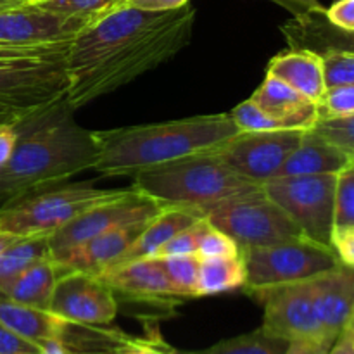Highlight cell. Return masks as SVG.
<instances>
[{"label":"cell","instance_id":"obj_1","mask_svg":"<svg viewBox=\"0 0 354 354\" xmlns=\"http://www.w3.org/2000/svg\"><path fill=\"white\" fill-rule=\"evenodd\" d=\"M194 23L190 3L165 12L121 7L90 21L66 50V104L80 109L168 62L192 41Z\"/></svg>","mask_w":354,"mask_h":354},{"label":"cell","instance_id":"obj_2","mask_svg":"<svg viewBox=\"0 0 354 354\" xmlns=\"http://www.w3.org/2000/svg\"><path fill=\"white\" fill-rule=\"evenodd\" d=\"M66 100L23 116H12L17 144L0 168V206L33 190L57 185L93 169L99 156L95 131L73 120Z\"/></svg>","mask_w":354,"mask_h":354},{"label":"cell","instance_id":"obj_3","mask_svg":"<svg viewBox=\"0 0 354 354\" xmlns=\"http://www.w3.org/2000/svg\"><path fill=\"white\" fill-rule=\"evenodd\" d=\"M237 133L230 114L95 131L99 156L93 169L104 176H133L176 159L216 151Z\"/></svg>","mask_w":354,"mask_h":354},{"label":"cell","instance_id":"obj_4","mask_svg":"<svg viewBox=\"0 0 354 354\" xmlns=\"http://www.w3.org/2000/svg\"><path fill=\"white\" fill-rule=\"evenodd\" d=\"M254 187L259 185L235 173L218 149L133 175V189L159 204V207H196L206 211V214L221 201Z\"/></svg>","mask_w":354,"mask_h":354},{"label":"cell","instance_id":"obj_5","mask_svg":"<svg viewBox=\"0 0 354 354\" xmlns=\"http://www.w3.org/2000/svg\"><path fill=\"white\" fill-rule=\"evenodd\" d=\"M123 189H99L92 183H64L33 190L0 206V232L31 237L50 235L88 207L118 196Z\"/></svg>","mask_w":354,"mask_h":354},{"label":"cell","instance_id":"obj_6","mask_svg":"<svg viewBox=\"0 0 354 354\" xmlns=\"http://www.w3.org/2000/svg\"><path fill=\"white\" fill-rule=\"evenodd\" d=\"M206 218L214 228L234 239L241 251L304 237L299 227L263 187L221 201L207 211Z\"/></svg>","mask_w":354,"mask_h":354},{"label":"cell","instance_id":"obj_7","mask_svg":"<svg viewBox=\"0 0 354 354\" xmlns=\"http://www.w3.org/2000/svg\"><path fill=\"white\" fill-rule=\"evenodd\" d=\"M241 254L245 266L244 290L251 296L272 287L311 280L339 265L332 248L306 237L245 249Z\"/></svg>","mask_w":354,"mask_h":354},{"label":"cell","instance_id":"obj_8","mask_svg":"<svg viewBox=\"0 0 354 354\" xmlns=\"http://www.w3.org/2000/svg\"><path fill=\"white\" fill-rule=\"evenodd\" d=\"M64 57L0 59V113L23 116L62 102L68 92Z\"/></svg>","mask_w":354,"mask_h":354},{"label":"cell","instance_id":"obj_9","mask_svg":"<svg viewBox=\"0 0 354 354\" xmlns=\"http://www.w3.org/2000/svg\"><path fill=\"white\" fill-rule=\"evenodd\" d=\"M310 241L330 248L335 175L277 176L261 185Z\"/></svg>","mask_w":354,"mask_h":354},{"label":"cell","instance_id":"obj_10","mask_svg":"<svg viewBox=\"0 0 354 354\" xmlns=\"http://www.w3.org/2000/svg\"><path fill=\"white\" fill-rule=\"evenodd\" d=\"M161 211L159 204L142 196L133 187L123 189L118 196L88 207L61 228L48 235V251L54 261L61 263L75 249L109 228L133 221L151 220Z\"/></svg>","mask_w":354,"mask_h":354},{"label":"cell","instance_id":"obj_11","mask_svg":"<svg viewBox=\"0 0 354 354\" xmlns=\"http://www.w3.org/2000/svg\"><path fill=\"white\" fill-rule=\"evenodd\" d=\"M303 135L301 130L239 131L218 152L235 173L261 187L279 176Z\"/></svg>","mask_w":354,"mask_h":354},{"label":"cell","instance_id":"obj_12","mask_svg":"<svg viewBox=\"0 0 354 354\" xmlns=\"http://www.w3.org/2000/svg\"><path fill=\"white\" fill-rule=\"evenodd\" d=\"M265 308L261 328L283 341L299 339H330L322 328L315 310L313 279L304 282L286 283L252 294Z\"/></svg>","mask_w":354,"mask_h":354},{"label":"cell","instance_id":"obj_13","mask_svg":"<svg viewBox=\"0 0 354 354\" xmlns=\"http://www.w3.org/2000/svg\"><path fill=\"white\" fill-rule=\"evenodd\" d=\"M48 311L73 324L106 327L118 315L116 292L100 277L68 270L55 282Z\"/></svg>","mask_w":354,"mask_h":354},{"label":"cell","instance_id":"obj_14","mask_svg":"<svg viewBox=\"0 0 354 354\" xmlns=\"http://www.w3.org/2000/svg\"><path fill=\"white\" fill-rule=\"evenodd\" d=\"M90 17L48 12L37 6H14L0 9V45L40 47L71 40Z\"/></svg>","mask_w":354,"mask_h":354},{"label":"cell","instance_id":"obj_15","mask_svg":"<svg viewBox=\"0 0 354 354\" xmlns=\"http://www.w3.org/2000/svg\"><path fill=\"white\" fill-rule=\"evenodd\" d=\"M147 221L149 220L133 221V223H123L109 228V230L102 232L97 237L82 244L78 249H75L59 265L66 272L73 270V272H83L88 273V275L100 277L120 263L124 252L137 241Z\"/></svg>","mask_w":354,"mask_h":354},{"label":"cell","instance_id":"obj_16","mask_svg":"<svg viewBox=\"0 0 354 354\" xmlns=\"http://www.w3.org/2000/svg\"><path fill=\"white\" fill-rule=\"evenodd\" d=\"M100 279L114 292H120L131 299L162 301L175 299V297L180 299L166 275L162 259L156 256L120 263L102 273Z\"/></svg>","mask_w":354,"mask_h":354},{"label":"cell","instance_id":"obj_17","mask_svg":"<svg viewBox=\"0 0 354 354\" xmlns=\"http://www.w3.org/2000/svg\"><path fill=\"white\" fill-rule=\"evenodd\" d=\"M270 118L280 124L282 130H313L320 121L318 104L306 99L280 80L266 75L261 85L251 95Z\"/></svg>","mask_w":354,"mask_h":354},{"label":"cell","instance_id":"obj_18","mask_svg":"<svg viewBox=\"0 0 354 354\" xmlns=\"http://www.w3.org/2000/svg\"><path fill=\"white\" fill-rule=\"evenodd\" d=\"M315 310L322 328L332 339L354 308V270L341 265L313 279Z\"/></svg>","mask_w":354,"mask_h":354},{"label":"cell","instance_id":"obj_19","mask_svg":"<svg viewBox=\"0 0 354 354\" xmlns=\"http://www.w3.org/2000/svg\"><path fill=\"white\" fill-rule=\"evenodd\" d=\"M280 30L290 48H308L320 55L327 52L354 54V31L341 30L328 23L325 9L294 16Z\"/></svg>","mask_w":354,"mask_h":354},{"label":"cell","instance_id":"obj_20","mask_svg":"<svg viewBox=\"0 0 354 354\" xmlns=\"http://www.w3.org/2000/svg\"><path fill=\"white\" fill-rule=\"evenodd\" d=\"M266 75L280 80L306 99L318 104L324 97V57L308 48H289L270 59Z\"/></svg>","mask_w":354,"mask_h":354},{"label":"cell","instance_id":"obj_21","mask_svg":"<svg viewBox=\"0 0 354 354\" xmlns=\"http://www.w3.org/2000/svg\"><path fill=\"white\" fill-rule=\"evenodd\" d=\"M351 156L315 130L304 131L296 151L287 158L279 176L337 175Z\"/></svg>","mask_w":354,"mask_h":354},{"label":"cell","instance_id":"obj_22","mask_svg":"<svg viewBox=\"0 0 354 354\" xmlns=\"http://www.w3.org/2000/svg\"><path fill=\"white\" fill-rule=\"evenodd\" d=\"M203 218H206V211L196 209V207H161V211L147 221L145 228L140 232L137 241L130 245V249L124 252L120 263L154 256L176 234H180L187 227L203 220Z\"/></svg>","mask_w":354,"mask_h":354},{"label":"cell","instance_id":"obj_23","mask_svg":"<svg viewBox=\"0 0 354 354\" xmlns=\"http://www.w3.org/2000/svg\"><path fill=\"white\" fill-rule=\"evenodd\" d=\"M0 324L21 337L41 346L45 341L61 342L66 320L47 310H38L0 297Z\"/></svg>","mask_w":354,"mask_h":354},{"label":"cell","instance_id":"obj_24","mask_svg":"<svg viewBox=\"0 0 354 354\" xmlns=\"http://www.w3.org/2000/svg\"><path fill=\"white\" fill-rule=\"evenodd\" d=\"M64 272L66 270L48 256L24 270L16 280L7 286L0 297L48 311V303H50L55 282Z\"/></svg>","mask_w":354,"mask_h":354},{"label":"cell","instance_id":"obj_25","mask_svg":"<svg viewBox=\"0 0 354 354\" xmlns=\"http://www.w3.org/2000/svg\"><path fill=\"white\" fill-rule=\"evenodd\" d=\"M244 286L245 266L242 254L228 256V258L201 259L197 297L230 292V290L244 289Z\"/></svg>","mask_w":354,"mask_h":354},{"label":"cell","instance_id":"obj_26","mask_svg":"<svg viewBox=\"0 0 354 354\" xmlns=\"http://www.w3.org/2000/svg\"><path fill=\"white\" fill-rule=\"evenodd\" d=\"M48 235L19 237L0 252V296L12 280L40 259L48 258Z\"/></svg>","mask_w":354,"mask_h":354},{"label":"cell","instance_id":"obj_27","mask_svg":"<svg viewBox=\"0 0 354 354\" xmlns=\"http://www.w3.org/2000/svg\"><path fill=\"white\" fill-rule=\"evenodd\" d=\"M289 342L270 335L261 327L249 334L227 339L203 351L183 354H283Z\"/></svg>","mask_w":354,"mask_h":354},{"label":"cell","instance_id":"obj_28","mask_svg":"<svg viewBox=\"0 0 354 354\" xmlns=\"http://www.w3.org/2000/svg\"><path fill=\"white\" fill-rule=\"evenodd\" d=\"M166 275L175 289L176 296L197 297V280H199V256H169L161 258Z\"/></svg>","mask_w":354,"mask_h":354},{"label":"cell","instance_id":"obj_29","mask_svg":"<svg viewBox=\"0 0 354 354\" xmlns=\"http://www.w3.org/2000/svg\"><path fill=\"white\" fill-rule=\"evenodd\" d=\"M354 225V158L335 175L334 227Z\"/></svg>","mask_w":354,"mask_h":354},{"label":"cell","instance_id":"obj_30","mask_svg":"<svg viewBox=\"0 0 354 354\" xmlns=\"http://www.w3.org/2000/svg\"><path fill=\"white\" fill-rule=\"evenodd\" d=\"M318 114L322 120H339L354 116V85L332 86L325 90L318 102Z\"/></svg>","mask_w":354,"mask_h":354},{"label":"cell","instance_id":"obj_31","mask_svg":"<svg viewBox=\"0 0 354 354\" xmlns=\"http://www.w3.org/2000/svg\"><path fill=\"white\" fill-rule=\"evenodd\" d=\"M207 227H209V221L207 218L196 221L194 225L187 227L185 230H182L180 234H176L175 237L169 242H166L158 252H156V258H169V256H189L196 254L199 251V244L203 235L206 234Z\"/></svg>","mask_w":354,"mask_h":354},{"label":"cell","instance_id":"obj_32","mask_svg":"<svg viewBox=\"0 0 354 354\" xmlns=\"http://www.w3.org/2000/svg\"><path fill=\"white\" fill-rule=\"evenodd\" d=\"M230 118L234 120L239 131H275L282 130L280 124L273 118H270L258 104L251 99L244 100L230 111Z\"/></svg>","mask_w":354,"mask_h":354},{"label":"cell","instance_id":"obj_33","mask_svg":"<svg viewBox=\"0 0 354 354\" xmlns=\"http://www.w3.org/2000/svg\"><path fill=\"white\" fill-rule=\"evenodd\" d=\"M114 0H45V2L33 3L48 12L64 14V16H83L95 19L104 12Z\"/></svg>","mask_w":354,"mask_h":354},{"label":"cell","instance_id":"obj_34","mask_svg":"<svg viewBox=\"0 0 354 354\" xmlns=\"http://www.w3.org/2000/svg\"><path fill=\"white\" fill-rule=\"evenodd\" d=\"M324 57L325 85L327 88L341 85H354V54L349 52H327Z\"/></svg>","mask_w":354,"mask_h":354},{"label":"cell","instance_id":"obj_35","mask_svg":"<svg viewBox=\"0 0 354 354\" xmlns=\"http://www.w3.org/2000/svg\"><path fill=\"white\" fill-rule=\"evenodd\" d=\"M313 130L354 158V116L339 118V120H322L318 121Z\"/></svg>","mask_w":354,"mask_h":354},{"label":"cell","instance_id":"obj_36","mask_svg":"<svg viewBox=\"0 0 354 354\" xmlns=\"http://www.w3.org/2000/svg\"><path fill=\"white\" fill-rule=\"evenodd\" d=\"M197 256H199L201 259L241 256V248H239L237 242H235L234 239L228 237L227 234H223V232L218 230V228H214L213 225L209 223L206 234L201 239Z\"/></svg>","mask_w":354,"mask_h":354},{"label":"cell","instance_id":"obj_37","mask_svg":"<svg viewBox=\"0 0 354 354\" xmlns=\"http://www.w3.org/2000/svg\"><path fill=\"white\" fill-rule=\"evenodd\" d=\"M69 40L57 44L40 45V47H9L0 45V59H55L64 57Z\"/></svg>","mask_w":354,"mask_h":354},{"label":"cell","instance_id":"obj_38","mask_svg":"<svg viewBox=\"0 0 354 354\" xmlns=\"http://www.w3.org/2000/svg\"><path fill=\"white\" fill-rule=\"evenodd\" d=\"M330 248L335 252L341 265L354 270V225L334 227L330 237Z\"/></svg>","mask_w":354,"mask_h":354},{"label":"cell","instance_id":"obj_39","mask_svg":"<svg viewBox=\"0 0 354 354\" xmlns=\"http://www.w3.org/2000/svg\"><path fill=\"white\" fill-rule=\"evenodd\" d=\"M114 354H183L166 344L162 339L156 337H130L127 344Z\"/></svg>","mask_w":354,"mask_h":354},{"label":"cell","instance_id":"obj_40","mask_svg":"<svg viewBox=\"0 0 354 354\" xmlns=\"http://www.w3.org/2000/svg\"><path fill=\"white\" fill-rule=\"evenodd\" d=\"M0 354H41V348L0 324Z\"/></svg>","mask_w":354,"mask_h":354},{"label":"cell","instance_id":"obj_41","mask_svg":"<svg viewBox=\"0 0 354 354\" xmlns=\"http://www.w3.org/2000/svg\"><path fill=\"white\" fill-rule=\"evenodd\" d=\"M17 144V128L10 114L0 113V168L7 165Z\"/></svg>","mask_w":354,"mask_h":354},{"label":"cell","instance_id":"obj_42","mask_svg":"<svg viewBox=\"0 0 354 354\" xmlns=\"http://www.w3.org/2000/svg\"><path fill=\"white\" fill-rule=\"evenodd\" d=\"M325 17L341 30L354 31V0H335L325 9Z\"/></svg>","mask_w":354,"mask_h":354},{"label":"cell","instance_id":"obj_43","mask_svg":"<svg viewBox=\"0 0 354 354\" xmlns=\"http://www.w3.org/2000/svg\"><path fill=\"white\" fill-rule=\"evenodd\" d=\"M328 354H354V308L332 342Z\"/></svg>","mask_w":354,"mask_h":354},{"label":"cell","instance_id":"obj_44","mask_svg":"<svg viewBox=\"0 0 354 354\" xmlns=\"http://www.w3.org/2000/svg\"><path fill=\"white\" fill-rule=\"evenodd\" d=\"M330 339H299L290 341L283 354H328L332 346Z\"/></svg>","mask_w":354,"mask_h":354},{"label":"cell","instance_id":"obj_45","mask_svg":"<svg viewBox=\"0 0 354 354\" xmlns=\"http://www.w3.org/2000/svg\"><path fill=\"white\" fill-rule=\"evenodd\" d=\"M189 2L190 0H127L121 7H133V9H140V10L165 12V10L182 9V7L189 6Z\"/></svg>","mask_w":354,"mask_h":354},{"label":"cell","instance_id":"obj_46","mask_svg":"<svg viewBox=\"0 0 354 354\" xmlns=\"http://www.w3.org/2000/svg\"><path fill=\"white\" fill-rule=\"evenodd\" d=\"M272 2L286 7L287 10H290V12H292V16H299V14L311 12V10L325 9V7L322 6L318 0H272Z\"/></svg>","mask_w":354,"mask_h":354},{"label":"cell","instance_id":"obj_47","mask_svg":"<svg viewBox=\"0 0 354 354\" xmlns=\"http://www.w3.org/2000/svg\"><path fill=\"white\" fill-rule=\"evenodd\" d=\"M41 354H109V353H83V351H71L59 341H45L40 346Z\"/></svg>","mask_w":354,"mask_h":354},{"label":"cell","instance_id":"obj_48","mask_svg":"<svg viewBox=\"0 0 354 354\" xmlns=\"http://www.w3.org/2000/svg\"><path fill=\"white\" fill-rule=\"evenodd\" d=\"M16 239H19V237H16V235L6 234V232H0V252H2L3 249L7 248V245L12 244V242L16 241Z\"/></svg>","mask_w":354,"mask_h":354},{"label":"cell","instance_id":"obj_49","mask_svg":"<svg viewBox=\"0 0 354 354\" xmlns=\"http://www.w3.org/2000/svg\"><path fill=\"white\" fill-rule=\"evenodd\" d=\"M124 2H127V0H114V2L113 3H111V6L109 7H107V9L106 10H104V12L102 14H100V16H104V14H107V12H113V10H116V9H120V7L121 6H123V3ZM100 16H97V17H100ZM97 17H95V19H97ZM93 21V19H92Z\"/></svg>","mask_w":354,"mask_h":354},{"label":"cell","instance_id":"obj_50","mask_svg":"<svg viewBox=\"0 0 354 354\" xmlns=\"http://www.w3.org/2000/svg\"><path fill=\"white\" fill-rule=\"evenodd\" d=\"M26 0H0V9H6V7H14V6H23Z\"/></svg>","mask_w":354,"mask_h":354},{"label":"cell","instance_id":"obj_51","mask_svg":"<svg viewBox=\"0 0 354 354\" xmlns=\"http://www.w3.org/2000/svg\"><path fill=\"white\" fill-rule=\"evenodd\" d=\"M40 2H45V0H26L24 3H28V6H33V3H40Z\"/></svg>","mask_w":354,"mask_h":354}]
</instances>
